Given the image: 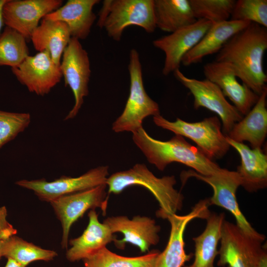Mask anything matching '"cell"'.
Segmentation results:
<instances>
[{
    "mask_svg": "<svg viewBox=\"0 0 267 267\" xmlns=\"http://www.w3.org/2000/svg\"><path fill=\"white\" fill-rule=\"evenodd\" d=\"M103 222L113 233L123 234V238L114 242L118 249H124L129 243L138 247L141 252L146 253L159 242L160 226L149 217L136 216L129 219L125 216H114L106 218Z\"/></svg>",
    "mask_w": 267,
    "mask_h": 267,
    "instance_id": "e0dca14e",
    "label": "cell"
},
{
    "mask_svg": "<svg viewBox=\"0 0 267 267\" xmlns=\"http://www.w3.org/2000/svg\"><path fill=\"white\" fill-rule=\"evenodd\" d=\"M160 251L153 250L137 257L117 255L106 247L84 259V267H154Z\"/></svg>",
    "mask_w": 267,
    "mask_h": 267,
    "instance_id": "83f0119b",
    "label": "cell"
},
{
    "mask_svg": "<svg viewBox=\"0 0 267 267\" xmlns=\"http://www.w3.org/2000/svg\"><path fill=\"white\" fill-rule=\"evenodd\" d=\"M212 24L208 20L199 19L153 42V45L165 55L163 75L167 76L179 69L183 57L198 44Z\"/></svg>",
    "mask_w": 267,
    "mask_h": 267,
    "instance_id": "9a60e30c",
    "label": "cell"
},
{
    "mask_svg": "<svg viewBox=\"0 0 267 267\" xmlns=\"http://www.w3.org/2000/svg\"><path fill=\"white\" fill-rule=\"evenodd\" d=\"M62 4V0H7L2 10L4 24L30 40L40 21Z\"/></svg>",
    "mask_w": 267,
    "mask_h": 267,
    "instance_id": "2e32d148",
    "label": "cell"
},
{
    "mask_svg": "<svg viewBox=\"0 0 267 267\" xmlns=\"http://www.w3.org/2000/svg\"><path fill=\"white\" fill-rule=\"evenodd\" d=\"M176 78L194 97L195 109L205 108L220 117L224 134L226 135L233 126L243 118V115L226 99L220 88L211 81L199 80L185 76L179 69L174 72Z\"/></svg>",
    "mask_w": 267,
    "mask_h": 267,
    "instance_id": "8fae6325",
    "label": "cell"
},
{
    "mask_svg": "<svg viewBox=\"0 0 267 267\" xmlns=\"http://www.w3.org/2000/svg\"><path fill=\"white\" fill-rule=\"evenodd\" d=\"M224 218L223 213L210 214L206 219L204 231L193 238L195 246L194 261L190 265L184 267H214Z\"/></svg>",
    "mask_w": 267,
    "mask_h": 267,
    "instance_id": "d4e9b609",
    "label": "cell"
},
{
    "mask_svg": "<svg viewBox=\"0 0 267 267\" xmlns=\"http://www.w3.org/2000/svg\"><path fill=\"white\" fill-rule=\"evenodd\" d=\"M190 177L203 181L212 187L213 194L209 198L210 205H216L229 212L235 218L236 225L246 235L263 241L265 240V236L252 226L239 208L236 193L238 187L241 186V180L236 171L221 168L213 175L203 176L190 169L181 173L182 180Z\"/></svg>",
    "mask_w": 267,
    "mask_h": 267,
    "instance_id": "52a82bcc",
    "label": "cell"
},
{
    "mask_svg": "<svg viewBox=\"0 0 267 267\" xmlns=\"http://www.w3.org/2000/svg\"><path fill=\"white\" fill-rule=\"evenodd\" d=\"M176 179L174 176L156 177L144 164H136L133 168L111 175L106 180L108 193L119 194L131 186L138 185L147 188L158 201V218L168 217L181 210L183 195L174 188Z\"/></svg>",
    "mask_w": 267,
    "mask_h": 267,
    "instance_id": "3957f363",
    "label": "cell"
},
{
    "mask_svg": "<svg viewBox=\"0 0 267 267\" xmlns=\"http://www.w3.org/2000/svg\"><path fill=\"white\" fill-rule=\"evenodd\" d=\"M106 184L84 191L62 196L49 202L60 222L62 234L61 245L67 249L69 236L72 225L89 210L99 208L105 215L108 196Z\"/></svg>",
    "mask_w": 267,
    "mask_h": 267,
    "instance_id": "ba28073f",
    "label": "cell"
},
{
    "mask_svg": "<svg viewBox=\"0 0 267 267\" xmlns=\"http://www.w3.org/2000/svg\"><path fill=\"white\" fill-rule=\"evenodd\" d=\"M29 55L26 39L6 26L0 34V66L15 67Z\"/></svg>",
    "mask_w": 267,
    "mask_h": 267,
    "instance_id": "f1b7e54d",
    "label": "cell"
},
{
    "mask_svg": "<svg viewBox=\"0 0 267 267\" xmlns=\"http://www.w3.org/2000/svg\"><path fill=\"white\" fill-rule=\"evenodd\" d=\"M250 23L229 19L213 24L198 44L185 54L181 63L188 66L201 62L206 56L218 53L232 36Z\"/></svg>",
    "mask_w": 267,
    "mask_h": 267,
    "instance_id": "44dd1931",
    "label": "cell"
},
{
    "mask_svg": "<svg viewBox=\"0 0 267 267\" xmlns=\"http://www.w3.org/2000/svg\"><path fill=\"white\" fill-rule=\"evenodd\" d=\"M108 167L99 166L77 177L62 176L53 181L44 179L18 180L15 184L32 191L42 201L49 203L62 196L106 184Z\"/></svg>",
    "mask_w": 267,
    "mask_h": 267,
    "instance_id": "9c48e42d",
    "label": "cell"
},
{
    "mask_svg": "<svg viewBox=\"0 0 267 267\" xmlns=\"http://www.w3.org/2000/svg\"><path fill=\"white\" fill-rule=\"evenodd\" d=\"M17 230L7 220V210L5 206L0 207V260L2 257V248L5 241L16 235Z\"/></svg>",
    "mask_w": 267,
    "mask_h": 267,
    "instance_id": "d6a6232c",
    "label": "cell"
},
{
    "mask_svg": "<svg viewBox=\"0 0 267 267\" xmlns=\"http://www.w3.org/2000/svg\"><path fill=\"white\" fill-rule=\"evenodd\" d=\"M195 18L213 24L229 20L236 0H189Z\"/></svg>",
    "mask_w": 267,
    "mask_h": 267,
    "instance_id": "f546056e",
    "label": "cell"
},
{
    "mask_svg": "<svg viewBox=\"0 0 267 267\" xmlns=\"http://www.w3.org/2000/svg\"><path fill=\"white\" fill-rule=\"evenodd\" d=\"M4 267H23L15 261L10 259H7V262Z\"/></svg>",
    "mask_w": 267,
    "mask_h": 267,
    "instance_id": "d590c367",
    "label": "cell"
},
{
    "mask_svg": "<svg viewBox=\"0 0 267 267\" xmlns=\"http://www.w3.org/2000/svg\"><path fill=\"white\" fill-rule=\"evenodd\" d=\"M7 1V0H0V34L1 33V30L4 24L2 14L3 7Z\"/></svg>",
    "mask_w": 267,
    "mask_h": 267,
    "instance_id": "e575fe53",
    "label": "cell"
},
{
    "mask_svg": "<svg viewBox=\"0 0 267 267\" xmlns=\"http://www.w3.org/2000/svg\"><path fill=\"white\" fill-rule=\"evenodd\" d=\"M254 267H267V253L265 248L259 254Z\"/></svg>",
    "mask_w": 267,
    "mask_h": 267,
    "instance_id": "836d02e7",
    "label": "cell"
},
{
    "mask_svg": "<svg viewBox=\"0 0 267 267\" xmlns=\"http://www.w3.org/2000/svg\"><path fill=\"white\" fill-rule=\"evenodd\" d=\"M209 198L199 201L187 214H174L167 218L171 225L168 243L156 259L154 267H182L193 257L184 249V233L188 224L195 219L206 220L211 212Z\"/></svg>",
    "mask_w": 267,
    "mask_h": 267,
    "instance_id": "7c38bea8",
    "label": "cell"
},
{
    "mask_svg": "<svg viewBox=\"0 0 267 267\" xmlns=\"http://www.w3.org/2000/svg\"><path fill=\"white\" fill-rule=\"evenodd\" d=\"M230 20L253 22L267 28V0H236Z\"/></svg>",
    "mask_w": 267,
    "mask_h": 267,
    "instance_id": "4dcf8cb0",
    "label": "cell"
},
{
    "mask_svg": "<svg viewBox=\"0 0 267 267\" xmlns=\"http://www.w3.org/2000/svg\"><path fill=\"white\" fill-rule=\"evenodd\" d=\"M59 68L64 85L71 89L75 99L73 108L64 118L66 121L75 117L83 104L84 97L89 94L90 62L88 53L79 40L71 37L63 52Z\"/></svg>",
    "mask_w": 267,
    "mask_h": 267,
    "instance_id": "30bf717a",
    "label": "cell"
},
{
    "mask_svg": "<svg viewBox=\"0 0 267 267\" xmlns=\"http://www.w3.org/2000/svg\"><path fill=\"white\" fill-rule=\"evenodd\" d=\"M89 223L80 236L69 240L70 248L67 249L66 258L70 262L83 260L116 239L108 226L101 223L95 210L88 214Z\"/></svg>",
    "mask_w": 267,
    "mask_h": 267,
    "instance_id": "d6986e66",
    "label": "cell"
},
{
    "mask_svg": "<svg viewBox=\"0 0 267 267\" xmlns=\"http://www.w3.org/2000/svg\"><path fill=\"white\" fill-rule=\"evenodd\" d=\"M58 256L53 250L46 249L13 235L4 243L2 257L15 261L23 267L39 261L49 262Z\"/></svg>",
    "mask_w": 267,
    "mask_h": 267,
    "instance_id": "4316f807",
    "label": "cell"
},
{
    "mask_svg": "<svg viewBox=\"0 0 267 267\" xmlns=\"http://www.w3.org/2000/svg\"><path fill=\"white\" fill-rule=\"evenodd\" d=\"M267 88L251 110L226 135L237 142H248L252 148H261L267 134Z\"/></svg>",
    "mask_w": 267,
    "mask_h": 267,
    "instance_id": "7402d4cb",
    "label": "cell"
},
{
    "mask_svg": "<svg viewBox=\"0 0 267 267\" xmlns=\"http://www.w3.org/2000/svg\"><path fill=\"white\" fill-rule=\"evenodd\" d=\"M156 28L173 33L195 23L189 0H154Z\"/></svg>",
    "mask_w": 267,
    "mask_h": 267,
    "instance_id": "484cf974",
    "label": "cell"
},
{
    "mask_svg": "<svg viewBox=\"0 0 267 267\" xmlns=\"http://www.w3.org/2000/svg\"><path fill=\"white\" fill-rule=\"evenodd\" d=\"M11 71L30 92L40 96L48 94L62 78L59 66L46 51L29 55Z\"/></svg>",
    "mask_w": 267,
    "mask_h": 267,
    "instance_id": "5bb4252c",
    "label": "cell"
},
{
    "mask_svg": "<svg viewBox=\"0 0 267 267\" xmlns=\"http://www.w3.org/2000/svg\"><path fill=\"white\" fill-rule=\"evenodd\" d=\"M71 38L65 23L43 18L32 34L30 40L37 51L47 52L54 63L60 66L63 52Z\"/></svg>",
    "mask_w": 267,
    "mask_h": 267,
    "instance_id": "cb8c5ba5",
    "label": "cell"
},
{
    "mask_svg": "<svg viewBox=\"0 0 267 267\" xmlns=\"http://www.w3.org/2000/svg\"><path fill=\"white\" fill-rule=\"evenodd\" d=\"M203 72L206 79L217 85L242 115H246L258 101L260 95L238 81L229 64L216 61L209 62L204 66Z\"/></svg>",
    "mask_w": 267,
    "mask_h": 267,
    "instance_id": "ac0fdd59",
    "label": "cell"
},
{
    "mask_svg": "<svg viewBox=\"0 0 267 267\" xmlns=\"http://www.w3.org/2000/svg\"><path fill=\"white\" fill-rule=\"evenodd\" d=\"M267 49V28L251 22L224 44L215 61L229 64L242 83L260 95L267 88L263 67Z\"/></svg>",
    "mask_w": 267,
    "mask_h": 267,
    "instance_id": "6da1fadb",
    "label": "cell"
},
{
    "mask_svg": "<svg viewBox=\"0 0 267 267\" xmlns=\"http://www.w3.org/2000/svg\"><path fill=\"white\" fill-rule=\"evenodd\" d=\"M97 25L104 27L116 41L121 40L125 29L130 26H139L152 33L156 28L154 0H104Z\"/></svg>",
    "mask_w": 267,
    "mask_h": 267,
    "instance_id": "277c9868",
    "label": "cell"
},
{
    "mask_svg": "<svg viewBox=\"0 0 267 267\" xmlns=\"http://www.w3.org/2000/svg\"><path fill=\"white\" fill-rule=\"evenodd\" d=\"M133 140L148 162L160 171H164L173 162L182 164L203 176L213 175L221 169L198 147L179 135L161 141L151 137L142 127L133 133Z\"/></svg>",
    "mask_w": 267,
    "mask_h": 267,
    "instance_id": "7a4b0ae2",
    "label": "cell"
},
{
    "mask_svg": "<svg viewBox=\"0 0 267 267\" xmlns=\"http://www.w3.org/2000/svg\"><path fill=\"white\" fill-rule=\"evenodd\" d=\"M220 241L217 263L219 267H254L263 248V241L246 235L236 224L225 220L222 224Z\"/></svg>",
    "mask_w": 267,
    "mask_h": 267,
    "instance_id": "4fadbf2b",
    "label": "cell"
},
{
    "mask_svg": "<svg viewBox=\"0 0 267 267\" xmlns=\"http://www.w3.org/2000/svg\"><path fill=\"white\" fill-rule=\"evenodd\" d=\"M129 71V95L122 113L112 124V130L118 133H133L142 127L145 118L160 115L158 103L148 95L144 89L141 65L139 54L135 49L130 51Z\"/></svg>",
    "mask_w": 267,
    "mask_h": 267,
    "instance_id": "5b68a950",
    "label": "cell"
},
{
    "mask_svg": "<svg viewBox=\"0 0 267 267\" xmlns=\"http://www.w3.org/2000/svg\"><path fill=\"white\" fill-rule=\"evenodd\" d=\"M153 120L156 126L192 140L212 160L222 157L229 149L230 146L226 135L222 131L221 122L217 116L194 123L178 118L171 122L160 114L153 116Z\"/></svg>",
    "mask_w": 267,
    "mask_h": 267,
    "instance_id": "8992f818",
    "label": "cell"
},
{
    "mask_svg": "<svg viewBox=\"0 0 267 267\" xmlns=\"http://www.w3.org/2000/svg\"><path fill=\"white\" fill-rule=\"evenodd\" d=\"M230 146L239 153L241 164L237 167L241 186L248 192H256L267 186V156L262 148H250L243 143L234 141L226 135Z\"/></svg>",
    "mask_w": 267,
    "mask_h": 267,
    "instance_id": "ffe728a7",
    "label": "cell"
},
{
    "mask_svg": "<svg viewBox=\"0 0 267 267\" xmlns=\"http://www.w3.org/2000/svg\"><path fill=\"white\" fill-rule=\"evenodd\" d=\"M29 113H16L0 110V148L23 132L31 122Z\"/></svg>",
    "mask_w": 267,
    "mask_h": 267,
    "instance_id": "1f68e13d",
    "label": "cell"
},
{
    "mask_svg": "<svg viewBox=\"0 0 267 267\" xmlns=\"http://www.w3.org/2000/svg\"><path fill=\"white\" fill-rule=\"evenodd\" d=\"M98 0H69L56 10L43 18L60 21L68 26L71 37L78 40L86 39L96 19L92 11Z\"/></svg>",
    "mask_w": 267,
    "mask_h": 267,
    "instance_id": "603a6c76",
    "label": "cell"
}]
</instances>
